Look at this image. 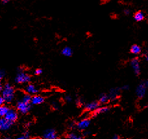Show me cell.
<instances>
[{
    "label": "cell",
    "mask_w": 148,
    "mask_h": 139,
    "mask_svg": "<svg viewBox=\"0 0 148 139\" xmlns=\"http://www.w3.org/2000/svg\"><path fill=\"white\" fill-rule=\"evenodd\" d=\"M2 97L4 98L5 102L11 103L15 98V88L10 83H6L3 87L2 91Z\"/></svg>",
    "instance_id": "obj_1"
},
{
    "label": "cell",
    "mask_w": 148,
    "mask_h": 139,
    "mask_svg": "<svg viewBox=\"0 0 148 139\" xmlns=\"http://www.w3.org/2000/svg\"><path fill=\"white\" fill-rule=\"evenodd\" d=\"M15 81L18 84L29 83L31 81V76L27 73H25L23 70H19L17 74V76H15Z\"/></svg>",
    "instance_id": "obj_2"
},
{
    "label": "cell",
    "mask_w": 148,
    "mask_h": 139,
    "mask_svg": "<svg viewBox=\"0 0 148 139\" xmlns=\"http://www.w3.org/2000/svg\"><path fill=\"white\" fill-rule=\"evenodd\" d=\"M17 108L22 114H26L31 110V104H27L24 102L22 100H18L17 103Z\"/></svg>",
    "instance_id": "obj_3"
},
{
    "label": "cell",
    "mask_w": 148,
    "mask_h": 139,
    "mask_svg": "<svg viewBox=\"0 0 148 139\" xmlns=\"http://www.w3.org/2000/svg\"><path fill=\"white\" fill-rule=\"evenodd\" d=\"M147 85L145 84V82H141L139 85H138L136 89V94L138 98H144L145 93H146Z\"/></svg>",
    "instance_id": "obj_4"
},
{
    "label": "cell",
    "mask_w": 148,
    "mask_h": 139,
    "mask_svg": "<svg viewBox=\"0 0 148 139\" xmlns=\"http://www.w3.org/2000/svg\"><path fill=\"white\" fill-rule=\"evenodd\" d=\"M4 117L7 120L11 122V123H13L14 122L17 121V120L18 119V113L15 109H9L8 112L7 113V114Z\"/></svg>",
    "instance_id": "obj_5"
},
{
    "label": "cell",
    "mask_w": 148,
    "mask_h": 139,
    "mask_svg": "<svg viewBox=\"0 0 148 139\" xmlns=\"http://www.w3.org/2000/svg\"><path fill=\"white\" fill-rule=\"evenodd\" d=\"M43 138L44 139H59V136L55 129H48L44 133Z\"/></svg>",
    "instance_id": "obj_6"
},
{
    "label": "cell",
    "mask_w": 148,
    "mask_h": 139,
    "mask_svg": "<svg viewBox=\"0 0 148 139\" xmlns=\"http://www.w3.org/2000/svg\"><path fill=\"white\" fill-rule=\"evenodd\" d=\"M25 91L30 95H36L38 92V89L35 85L32 83H28L25 87Z\"/></svg>",
    "instance_id": "obj_7"
},
{
    "label": "cell",
    "mask_w": 148,
    "mask_h": 139,
    "mask_svg": "<svg viewBox=\"0 0 148 139\" xmlns=\"http://www.w3.org/2000/svg\"><path fill=\"white\" fill-rule=\"evenodd\" d=\"M120 91H121L120 87H115V88H112V89H110L109 92H108V94L110 100L114 101L115 100H116L118 96H119Z\"/></svg>",
    "instance_id": "obj_8"
},
{
    "label": "cell",
    "mask_w": 148,
    "mask_h": 139,
    "mask_svg": "<svg viewBox=\"0 0 148 139\" xmlns=\"http://www.w3.org/2000/svg\"><path fill=\"white\" fill-rule=\"evenodd\" d=\"M131 66L133 69L134 73H135L136 76H138L140 73V63H139V60L137 58H135L131 60Z\"/></svg>",
    "instance_id": "obj_9"
},
{
    "label": "cell",
    "mask_w": 148,
    "mask_h": 139,
    "mask_svg": "<svg viewBox=\"0 0 148 139\" xmlns=\"http://www.w3.org/2000/svg\"><path fill=\"white\" fill-rule=\"evenodd\" d=\"M99 106H100V104L98 101H92L85 106V109L87 111H93L94 112L99 108Z\"/></svg>",
    "instance_id": "obj_10"
},
{
    "label": "cell",
    "mask_w": 148,
    "mask_h": 139,
    "mask_svg": "<svg viewBox=\"0 0 148 139\" xmlns=\"http://www.w3.org/2000/svg\"><path fill=\"white\" fill-rule=\"evenodd\" d=\"M11 122L7 120L5 118H0V130L1 131H7L10 129L12 126Z\"/></svg>",
    "instance_id": "obj_11"
},
{
    "label": "cell",
    "mask_w": 148,
    "mask_h": 139,
    "mask_svg": "<svg viewBox=\"0 0 148 139\" xmlns=\"http://www.w3.org/2000/svg\"><path fill=\"white\" fill-rule=\"evenodd\" d=\"M91 124V120L89 119H84L77 124V127L79 130H85Z\"/></svg>",
    "instance_id": "obj_12"
},
{
    "label": "cell",
    "mask_w": 148,
    "mask_h": 139,
    "mask_svg": "<svg viewBox=\"0 0 148 139\" xmlns=\"http://www.w3.org/2000/svg\"><path fill=\"white\" fill-rule=\"evenodd\" d=\"M44 100L45 99L42 96L36 94V95L32 96L31 104H33V105H40V104H42Z\"/></svg>",
    "instance_id": "obj_13"
},
{
    "label": "cell",
    "mask_w": 148,
    "mask_h": 139,
    "mask_svg": "<svg viewBox=\"0 0 148 139\" xmlns=\"http://www.w3.org/2000/svg\"><path fill=\"white\" fill-rule=\"evenodd\" d=\"M61 54L65 57H71L73 55V50L69 46H66L61 50Z\"/></svg>",
    "instance_id": "obj_14"
},
{
    "label": "cell",
    "mask_w": 148,
    "mask_h": 139,
    "mask_svg": "<svg viewBox=\"0 0 148 139\" xmlns=\"http://www.w3.org/2000/svg\"><path fill=\"white\" fill-rule=\"evenodd\" d=\"M110 110V108L108 106H103V107H99L97 109L96 111L93 112L94 116H96L99 114H102V113H105L108 112Z\"/></svg>",
    "instance_id": "obj_15"
},
{
    "label": "cell",
    "mask_w": 148,
    "mask_h": 139,
    "mask_svg": "<svg viewBox=\"0 0 148 139\" xmlns=\"http://www.w3.org/2000/svg\"><path fill=\"white\" fill-rule=\"evenodd\" d=\"M109 100H110L109 97H108V94L105 93H103L100 94V96H99L98 102H99V104H107Z\"/></svg>",
    "instance_id": "obj_16"
},
{
    "label": "cell",
    "mask_w": 148,
    "mask_h": 139,
    "mask_svg": "<svg viewBox=\"0 0 148 139\" xmlns=\"http://www.w3.org/2000/svg\"><path fill=\"white\" fill-rule=\"evenodd\" d=\"M134 19L136 22H141L144 19V14L141 11H138L134 15Z\"/></svg>",
    "instance_id": "obj_17"
},
{
    "label": "cell",
    "mask_w": 148,
    "mask_h": 139,
    "mask_svg": "<svg viewBox=\"0 0 148 139\" xmlns=\"http://www.w3.org/2000/svg\"><path fill=\"white\" fill-rule=\"evenodd\" d=\"M31 99H32V96L27 93H25L23 94L22 98H21L20 100H22L24 102L27 103V104H31Z\"/></svg>",
    "instance_id": "obj_18"
},
{
    "label": "cell",
    "mask_w": 148,
    "mask_h": 139,
    "mask_svg": "<svg viewBox=\"0 0 148 139\" xmlns=\"http://www.w3.org/2000/svg\"><path fill=\"white\" fill-rule=\"evenodd\" d=\"M131 52L134 54H138L141 52V48L138 45H133L131 47Z\"/></svg>",
    "instance_id": "obj_19"
},
{
    "label": "cell",
    "mask_w": 148,
    "mask_h": 139,
    "mask_svg": "<svg viewBox=\"0 0 148 139\" xmlns=\"http://www.w3.org/2000/svg\"><path fill=\"white\" fill-rule=\"evenodd\" d=\"M9 110V108L7 107V106H1V107H0V118L5 117Z\"/></svg>",
    "instance_id": "obj_20"
},
{
    "label": "cell",
    "mask_w": 148,
    "mask_h": 139,
    "mask_svg": "<svg viewBox=\"0 0 148 139\" xmlns=\"http://www.w3.org/2000/svg\"><path fill=\"white\" fill-rule=\"evenodd\" d=\"M68 139H83L81 136L78 135L75 133H71L68 135Z\"/></svg>",
    "instance_id": "obj_21"
},
{
    "label": "cell",
    "mask_w": 148,
    "mask_h": 139,
    "mask_svg": "<svg viewBox=\"0 0 148 139\" xmlns=\"http://www.w3.org/2000/svg\"><path fill=\"white\" fill-rule=\"evenodd\" d=\"M29 132H25L24 134V135L20 136V137L17 138V139H29Z\"/></svg>",
    "instance_id": "obj_22"
},
{
    "label": "cell",
    "mask_w": 148,
    "mask_h": 139,
    "mask_svg": "<svg viewBox=\"0 0 148 139\" xmlns=\"http://www.w3.org/2000/svg\"><path fill=\"white\" fill-rule=\"evenodd\" d=\"M42 73H43V70L40 68L36 69H35V71H34V75H36L37 76H39V75H42Z\"/></svg>",
    "instance_id": "obj_23"
},
{
    "label": "cell",
    "mask_w": 148,
    "mask_h": 139,
    "mask_svg": "<svg viewBox=\"0 0 148 139\" xmlns=\"http://www.w3.org/2000/svg\"><path fill=\"white\" fill-rule=\"evenodd\" d=\"M5 76V72L3 70H0V86L1 85V80Z\"/></svg>",
    "instance_id": "obj_24"
},
{
    "label": "cell",
    "mask_w": 148,
    "mask_h": 139,
    "mask_svg": "<svg viewBox=\"0 0 148 139\" xmlns=\"http://www.w3.org/2000/svg\"><path fill=\"white\" fill-rule=\"evenodd\" d=\"M121 90H123V91H127V90L129 89V85H124L122 87H120Z\"/></svg>",
    "instance_id": "obj_25"
},
{
    "label": "cell",
    "mask_w": 148,
    "mask_h": 139,
    "mask_svg": "<svg viewBox=\"0 0 148 139\" xmlns=\"http://www.w3.org/2000/svg\"><path fill=\"white\" fill-rule=\"evenodd\" d=\"M64 98H65V100L68 102H70L72 100V98H71L70 95H66Z\"/></svg>",
    "instance_id": "obj_26"
},
{
    "label": "cell",
    "mask_w": 148,
    "mask_h": 139,
    "mask_svg": "<svg viewBox=\"0 0 148 139\" xmlns=\"http://www.w3.org/2000/svg\"><path fill=\"white\" fill-rule=\"evenodd\" d=\"M5 102V101L4 98L2 96H0V107L3 106Z\"/></svg>",
    "instance_id": "obj_27"
},
{
    "label": "cell",
    "mask_w": 148,
    "mask_h": 139,
    "mask_svg": "<svg viewBox=\"0 0 148 139\" xmlns=\"http://www.w3.org/2000/svg\"><path fill=\"white\" fill-rule=\"evenodd\" d=\"M0 1H1V2L3 4H7L9 3V2L12 1V0H0Z\"/></svg>",
    "instance_id": "obj_28"
},
{
    "label": "cell",
    "mask_w": 148,
    "mask_h": 139,
    "mask_svg": "<svg viewBox=\"0 0 148 139\" xmlns=\"http://www.w3.org/2000/svg\"><path fill=\"white\" fill-rule=\"evenodd\" d=\"M124 12L126 15H129V14H130V10H129V9H125L124 10Z\"/></svg>",
    "instance_id": "obj_29"
},
{
    "label": "cell",
    "mask_w": 148,
    "mask_h": 139,
    "mask_svg": "<svg viewBox=\"0 0 148 139\" xmlns=\"http://www.w3.org/2000/svg\"><path fill=\"white\" fill-rule=\"evenodd\" d=\"M112 139H120V136H119L118 135H115L112 138Z\"/></svg>",
    "instance_id": "obj_30"
},
{
    "label": "cell",
    "mask_w": 148,
    "mask_h": 139,
    "mask_svg": "<svg viewBox=\"0 0 148 139\" xmlns=\"http://www.w3.org/2000/svg\"><path fill=\"white\" fill-rule=\"evenodd\" d=\"M2 91H3V87L1 86H0V92H2Z\"/></svg>",
    "instance_id": "obj_31"
},
{
    "label": "cell",
    "mask_w": 148,
    "mask_h": 139,
    "mask_svg": "<svg viewBox=\"0 0 148 139\" xmlns=\"http://www.w3.org/2000/svg\"><path fill=\"white\" fill-rule=\"evenodd\" d=\"M145 84H146V85H147V87H148V80H147V81H145Z\"/></svg>",
    "instance_id": "obj_32"
},
{
    "label": "cell",
    "mask_w": 148,
    "mask_h": 139,
    "mask_svg": "<svg viewBox=\"0 0 148 139\" xmlns=\"http://www.w3.org/2000/svg\"><path fill=\"white\" fill-rule=\"evenodd\" d=\"M3 139H11V138L10 137H5V138H4Z\"/></svg>",
    "instance_id": "obj_33"
},
{
    "label": "cell",
    "mask_w": 148,
    "mask_h": 139,
    "mask_svg": "<svg viewBox=\"0 0 148 139\" xmlns=\"http://www.w3.org/2000/svg\"><path fill=\"white\" fill-rule=\"evenodd\" d=\"M146 60L148 61V54L146 55Z\"/></svg>",
    "instance_id": "obj_34"
}]
</instances>
